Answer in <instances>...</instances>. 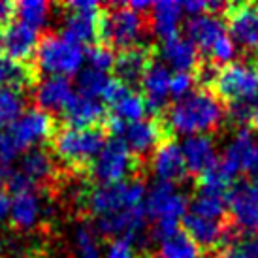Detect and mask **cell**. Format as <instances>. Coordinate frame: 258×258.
<instances>
[{
    "mask_svg": "<svg viewBox=\"0 0 258 258\" xmlns=\"http://www.w3.org/2000/svg\"><path fill=\"white\" fill-rule=\"evenodd\" d=\"M172 134L211 136L226 122V106L209 89H194L181 98L162 117Z\"/></svg>",
    "mask_w": 258,
    "mask_h": 258,
    "instance_id": "obj_1",
    "label": "cell"
},
{
    "mask_svg": "<svg viewBox=\"0 0 258 258\" xmlns=\"http://www.w3.org/2000/svg\"><path fill=\"white\" fill-rule=\"evenodd\" d=\"M108 124L93 128L58 126L49 140L51 155L70 177H89V168L108 142Z\"/></svg>",
    "mask_w": 258,
    "mask_h": 258,
    "instance_id": "obj_2",
    "label": "cell"
},
{
    "mask_svg": "<svg viewBox=\"0 0 258 258\" xmlns=\"http://www.w3.org/2000/svg\"><path fill=\"white\" fill-rule=\"evenodd\" d=\"M145 185L142 177L119 181V183H104L85 188L78 196L79 206L94 219L106 217L117 211L138 208L144 204Z\"/></svg>",
    "mask_w": 258,
    "mask_h": 258,
    "instance_id": "obj_3",
    "label": "cell"
},
{
    "mask_svg": "<svg viewBox=\"0 0 258 258\" xmlns=\"http://www.w3.org/2000/svg\"><path fill=\"white\" fill-rule=\"evenodd\" d=\"M149 30V15L132 10L128 4H109L102 10L100 43L111 51L142 45L140 42Z\"/></svg>",
    "mask_w": 258,
    "mask_h": 258,
    "instance_id": "obj_4",
    "label": "cell"
},
{
    "mask_svg": "<svg viewBox=\"0 0 258 258\" xmlns=\"http://www.w3.org/2000/svg\"><path fill=\"white\" fill-rule=\"evenodd\" d=\"M108 130L117 138H121L130 153L134 155V158L144 166L151 162L155 151L160 145L168 140H173V134L170 132L162 117H149V119H142V121L134 122H121L109 115Z\"/></svg>",
    "mask_w": 258,
    "mask_h": 258,
    "instance_id": "obj_5",
    "label": "cell"
},
{
    "mask_svg": "<svg viewBox=\"0 0 258 258\" xmlns=\"http://www.w3.org/2000/svg\"><path fill=\"white\" fill-rule=\"evenodd\" d=\"M58 122L57 117L45 113L42 109H29L8 128L0 130L4 149L10 158L14 160L19 153H25L30 147H36L42 142H49L53 134L57 132Z\"/></svg>",
    "mask_w": 258,
    "mask_h": 258,
    "instance_id": "obj_6",
    "label": "cell"
},
{
    "mask_svg": "<svg viewBox=\"0 0 258 258\" xmlns=\"http://www.w3.org/2000/svg\"><path fill=\"white\" fill-rule=\"evenodd\" d=\"M85 51L79 43L47 30L40 36L38 47L34 53V66L38 74H49V76H62L68 78L81 70Z\"/></svg>",
    "mask_w": 258,
    "mask_h": 258,
    "instance_id": "obj_7",
    "label": "cell"
},
{
    "mask_svg": "<svg viewBox=\"0 0 258 258\" xmlns=\"http://www.w3.org/2000/svg\"><path fill=\"white\" fill-rule=\"evenodd\" d=\"M145 166L138 162L128 151L121 138L111 136L104 144L98 157L89 168V177H93L98 185L104 183H119V181L142 177Z\"/></svg>",
    "mask_w": 258,
    "mask_h": 258,
    "instance_id": "obj_8",
    "label": "cell"
},
{
    "mask_svg": "<svg viewBox=\"0 0 258 258\" xmlns=\"http://www.w3.org/2000/svg\"><path fill=\"white\" fill-rule=\"evenodd\" d=\"M209 91H213L217 98L226 106L234 102L254 100L258 83L251 62L234 60L226 66H221Z\"/></svg>",
    "mask_w": 258,
    "mask_h": 258,
    "instance_id": "obj_9",
    "label": "cell"
},
{
    "mask_svg": "<svg viewBox=\"0 0 258 258\" xmlns=\"http://www.w3.org/2000/svg\"><path fill=\"white\" fill-rule=\"evenodd\" d=\"M64 10V30L62 36L76 43H87L89 47L100 43V19L102 4L96 2H66Z\"/></svg>",
    "mask_w": 258,
    "mask_h": 258,
    "instance_id": "obj_10",
    "label": "cell"
},
{
    "mask_svg": "<svg viewBox=\"0 0 258 258\" xmlns=\"http://www.w3.org/2000/svg\"><path fill=\"white\" fill-rule=\"evenodd\" d=\"M228 219L243 234H258V186L249 181L234 183L226 194Z\"/></svg>",
    "mask_w": 258,
    "mask_h": 258,
    "instance_id": "obj_11",
    "label": "cell"
},
{
    "mask_svg": "<svg viewBox=\"0 0 258 258\" xmlns=\"http://www.w3.org/2000/svg\"><path fill=\"white\" fill-rule=\"evenodd\" d=\"M222 17L230 30V38L245 47L251 55H258V4H228V10Z\"/></svg>",
    "mask_w": 258,
    "mask_h": 258,
    "instance_id": "obj_12",
    "label": "cell"
},
{
    "mask_svg": "<svg viewBox=\"0 0 258 258\" xmlns=\"http://www.w3.org/2000/svg\"><path fill=\"white\" fill-rule=\"evenodd\" d=\"M186 206L188 202L185 194H179L175 190V186L170 183L158 181L145 196L144 211L145 217H149L153 221L168 219V221L179 222L186 215Z\"/></svg>",
    "mask_w": 258,
    "mask_h": 258,
    "instance_id": "obj_13",
    "label": "cell"
},
{
    "mask_svg": "<svg viewBox=\"0 0 258 258\" xmlns=\"http://www.w3.org/2000/svg\"><path fill=\"white\" fill-rule=\"evenodd\" d=\"M155 57H157V47L147 43L121 51L113 62L115 79L134 89L144 81V76L147 74L149 66L155 62Z\"/></svg>",
    "mask_w": 258,
    "mask_h": 258,
    "instance_id": "obj_14",
    "label": "cell"
},
{
    "mask_svg": "<svg viewBox=\"0 0 258 258\" xmlns=\"http://www.w3.org/2000/svg\"><path fill=\"white\" fill-rule=\"evenodd\" d=\"M38 30L32 29L30 25L19 21V19H10L4 25V38H2V49H4V57L10 60L21 62V64H29L34 62V53L38 47Z\"/></svg>",
    "mask_w": 258,
    "mask_h": 258,
    "instance_id": "obj_15",
    "label": "cell"
},
{
    "mask_svg": "<svg viewBox=\"0 0 258 258\" xmlns=\"http://www.w3.org/2000/svg\"><path fill=\"white\" fill-rule=\"evenodd\" d=\"M219 160L234 177L241 172H254L258 168V144L252 138L251 128H237V134Z\"/></svg>",
    "mask_w": 258,
    "mask_h": 258,
    "instance_id": "obj_16",
    "label": "cell"
},
{
    "mask_svg": "<svg viewBox=\"0 0 258 258\" xmlns=\"http://www.w3.org/2000/svg\"><path fill=\"white\" fill-rule=\"evenodd\" d=\"M62 119L64 126L70 128H93V126H106L109 113L98 98L74 94L62 109Z\"/></svg>",
    "mask_w": 258,
    "mask_h": 258,
    "instance_id": "obj_17",
    "label": "cell"
},
{
    "mask_svg": "<svg viewBox=\"0 0 258 258\" xmlns=\"http://www.w3.org/2000/svg\"><path fill=\"white\" fill-rule=\"evenodd\" d=\"M170 83H172L170 68L155 60L142 81L145 109L153 117H160L166 111V104H168V96H170Z\"/></svg>",
    "mask_w": 258,
    "mask_h": 258,
    "instance_id": "obj_18",
    "label": "cell"
},
{
    "mask_svg": "<svg viewBox=\"0 0 258 258\" xmlns=\"http://www.w3.org/2000/svg\"><path fill=\"white\" fill-rule=\"evenodd\" d=\"M151 164H153L157 177L162 183L175 185V183H185L190 177L181 147L173 140L164 142L155 151V155L151 158Z\"/></svg>",
    "mask_w": 258,
    "mask_h": 258,
    "instance_id": "obj_19",
    "label": "cell"
},
{
    "mask_svg": "<svg viewBox=\"0 0 258 258\" xmlns=\"http://www.w3.org/2000/svg\"><path fill=\"white\" fill-rule=\"evenodd\" d=\"M186 34H188V40L198 47L204 58L209 55L217 40L226 34V21L222 15L215 14L194 15L186 21Z\"/></svg>",
    "mask_w": 258,
    "mask_h": 258,
    "instance_id": "obj_20",
    "label": "cell"
},
{
    "mask_svg": "<svg viewBox=\"0 0 258 258\" xmlns=\"http://www.w3.org/2000/svg\"><path fill=\"white\" fill-rule=\"evenodd\" d=\"M32 91H34L36 109H42L53 117L55 113H60L74 96L70 79L62 76H49L43 81H38V85Z\"/></svg>",
    "mask_w": 258,
    "mask_h": 258,
    "instance_id": "obj_21",
    "label": "cell"
},
{
    "mask_svg": "<svg viewBox=\"0 0 258 258\" xmlns=\"http://www.w3.org/2000/svg\"><path fill=\"white\" fill-rule=\"evenodd\" d=\"M42 190H27L14 194L10 202V222L15 230H32L45 215V200Z\"/></svg>",
    "mask_w": 258,
    "mask_h": 258,
    "instance_id": "obj_22",
    "label": "cell"
},
{
    "mask_svg": "<svg viewBox=\"0 0 258 258\" xmlns=\"http://www.w3.org/2000/svg\"><path fill=\"white\" fill-rule=\"evenodd\" d=\"M157 53H160V57L164 58L166 66L168 68L172 66L175 72L194 74L202 62L200 51L188 38L173 36L170 40H164Z\"/></svg>",
    "mask_w": 258,
    "mask_h": 258,
    "instance_id": "obj_23",
    "label": "cell"
},
{
    "mask_svg": "<svg viewBox=\"0 0 258 258\" xmlns=\"http://www.w3.org/2000/svg\"><path fill=\"white\" fill-rule=\"evenodd\" d=\"M181 153L185 157L188 173L194 177H198L219 160L211 136H186L181 145Z\"/></svg>",
    "mask_w": 258,
    "mask_h": 258,
    "instance_id": "obj_24",
    "label": "cell"
},
{
    "mask_svg": "<svg viewBox=\"0 0 258 258\" xmlns=\"http://www.w3.org/2000/svg\"><path fill=\"white\" fill-rule=\"evenodd\" d=\"M153 14L149 15V23H151V30L157 34V36L164 40H170V38L177 36V29H179V21H181V12H183V6L177 4V2H172V0H162V2H157L151 8Z\"/></svg>",
    "mask_w": 258,
    "mask_h": 258,
    "instance_id": "obj_25",
    "label": "cell"
},
{
    "mask_svg": "<svg viewBox=\"0 0 258 258\" xmlns=\"http://www.w3.org/2000/svg\"><path fill=\"white\" fill-rule=\"evenodd\" d=\"M38 74L34 62L21 64L10 60L8 57H0V89L4 87H15L23 91H32L38 85Z\"/></svg>",
    "mask_w": 258,
    "mask_h": 258,
    "instance_id": "obj_26",
    "label": "cell"
},
{
    "mask_svg": "<svg viewBox=\"0 0 258 258\" xmlns=\"http://www.w3.org/2000/svg\"><path fill=\"white\" fill-rule=\"evenodd\" d=\"M27 93L23 89L15 87H4L0 89V130L14 124L27 108Z\"/></svg>",
    "mask_w": 258,
    "mask_h": 258,
    "instance_id": "obj_27",
    "label": "cell"
},
{
    "mask_svg": "<svg viewBox=\"0 0 258 258\" xmlns=\"http://www.w3.org/2000/svg\"><path fill=\"white\" fill-rule=\"evenodd\" d=\"M234 179L236 177L221 164V160H217L211 168H208L206 172L196 177V181H198V192L226 196L228 190L232 188V185H234Z\"/></svg>",
    "mask_w": 258,
    "mask_h": 258,
    "instance_id": "obj_28",
    "label": "cell"
},
{
    "mask_svg": "<svg viewBox=\"0 0 258 258\" xmlns=\"http://www.w3.org/2000/svg\"><path fill=\"white\" fill-rule=\"evenodd\" d=\"M188 209L192 215L211 219V221H228V206H226V196L219 194H206L198 192L192 202L188 204Z\"/></svg>",
    "mask_w": 258,
    "mask_h": 258,
    "instance_id": "obj_29",
    "label": "cell"
},
{
    "mask_svg": "<svg viewBox=\"0 0 258 258\" xmlns=\"http://www.w3.org/2000/svg\"><path fill=\"white\" fill-rule=\"evenodd\" d=\"M109 109H111V117L121 122L142 121V117L147 113L144 94L136 93L134 89L128 91L119 102H115Z\"/></svg>",
    "mask_w": 258,
    "mask_h": 258,
    "instance_id": "obj_30",
    "label": "cell"
},
{
    "mask_svg": "<svg viewBox=\"0 0 258 258\" xmlns=\"http://www.w3.org/2000/svg\"><path fill=\"white\" fill-rule=\"evenodd\" d=\"M51 6L47 2H40V0H23L14 4V17L19 21L30 25L32 29H42L45 23L49 21Z\"/></svg>",
    "mask_w": 258,
    "mask_h": 258,
    "instance_id": "obj_31",
    "label": "cell"
},
{
    "mask_svg": "<svg viewBox=\"0 0 258 258\" xmlns=\"http://www.w3.org/2000/svg\"><path fill=\"white\" fill-rule=\"evenodd\" d=\"M160 258H200V249L183 230L162 243Z\"/></svg>",
    "mask_w": 258,
    "mask_h": 258,
    "instance_id": "obj_32",
    "label": "cell"
},
{
    "mask_svg": "<svg viewBox=\"0 0 258 258\" xmlns=\"http://www.w3.org/2000/svg\"><path fill=\"white\" fill-rule=\"evenodd\" d=\"M74 258H100V247L89 224H79L74 232Z\"/></svg>",
    "mask_w": 258,
    "mask_h": 258,
    "instance_id": "obj_33",
    "label": "cell"
},
{
    "mask_svg": "<svg viewBox=\"0 0 258 258\" xmlns=\"http://www.w3.org/2000/svg\"><path fill=\"white\" fill-rule=\"evenodd\" d=\"M109 83V78L106 76V72L100 70H94V68H83L78 72V89L79 94H85V96H93L98 98L104 94L106 87Z\"/></svg>",
    "mask_w": 258,
    "mask_h": 258,
    "instance_id": "obj_34",
    "label": "cell"
},
{
    "mask_svg": "<svg viewBox=\"0 0 258 258\" xmlns=\"http://www.w3.org/2000/svg\"><path fill=\"white\" fill-rule=\"evenodd\" d=\"M219 252L226 258H258V234H237L232 243Z\"/></svg>",
    "mask_w": 258,
    "mask_h": 258,
    "instance_id": "obj_35",
    "label": "cell"
},
{
    "mask_svg": "<svg viewBox=\"0 0 258 258\" xmlns=\"http://www.w3.org/2000/svg\"><path fill=\"white\" fill-rule=\"evenodd\" d=\"M87 58H89V64L94 70H100V72H106L109 68H113L115 57H113V51L102 45V43H96V45H91L87 47L85 51Z\"/></svg>",
    "mask_w": 258,
    "mask_h": 258,
    "instance_id": "obj_36",
    "label": "cell"
},
{
    "mask_svg": "<svg viewBox=\"0 0 258 258\" xmlns=\"http://www.w3.org/2000/svg\"><path fill=\"white\" fill-rule=\"evenodd\" d=\"M196 85L192 74H185V72H175L172 76V83H170V94L173 98H185L186 94H190L194 91L192 87Z\"/></svg>",
    "mask_w": 258,
    "mask_h": 258,
    "instance_id": "obj_37",
    "label": "cell"
},
{
    "mask_svg": "<svg viewBox=\"0 0 258 258\" xmlns=\"http://www.w3.org/2000/svg\"><path fill=\"white\" fill-rule=\"evenodd\" d=\"M106 258H138L136 243L130 237H115L109 243Z\"/></svg>",
    "mask_w": 258,
    "mask_h": 258,
    "instance_id": "obj_38",
    "label": "cell"
},
{
    "mask_svg": "<svg viewBox=\"0 0 258 258\" xmlns=\"http://www.w3.org/2000/svg\"><path fill=\"white\" fill-rule=\"evenodd\" d=\"M14 17V2H0V23H8Z\"/></svg>",
    "mask_w": 258,
    "mask_h": 258,
    "instance_id": "obj_39",
    "label": "cell"
},
{
    "mask_svg": "<svg viewBox=\"0 0 258 258\" xmlns=\"http://www.w3.org/2000/svg\"><path fill=\"white\" fill-rule=\"evenodd\" d=\"M10 213V200H8L6 194L0 192V221H4Z\"/></svg>",
    "mask_w": 258,
    "mask_h": 258,
    "instance_id": "obj_40",
    "label": "cell"
},
{
    "mask_svg": "<svg viewBox=\"0 0 258 258\" xmlns=\"http://www.w3.org/2000/svg\"><path fill=\"white\" fill-rule=\"evenodd\" d=\"M10 160L6 157V149H4V142H2V134H0V166H8Z\"/></svg>",
    "mask_w": 258,
    "mask_h": 258,
    "instance_id": "obj_41",
    "label": "cell"
},
{
    "mask_svg": "<svg viewBox=\"0 0 258 258\" xmlns=\"http://www.w3.org/2000/svg\"><path fill=\"white\" fill-rule=\"evenodd\" d=\"M249 128H251V130H258V104H256V108L252 109L251 121H249Z\"/></svg>",
    "mask_w": 258,
    "mask_h": 258,
    "instance_id": "obj_42",
    "label": "cell"
},
{
    "mask_svg": "<svg viewBox=\"0 0 258 258\" xmlns=\"http://www.w3.org/2000/svg\"><path fill=\"white\" fill-rule=\"evenodd\" d=\"M251 66H252V70H254L256 83H258V55H251Z\"/></svg>",
    "mask_w": 258,
    "mask_h": 258,
    "instance_id": "obj_43",
    "label": "cell"
},
{
    "mask_svg": "<svg viewBox=\"0 0 258 258\" xmlns=\"http://www.w3.org/2000/svg\"><path fill=\"white\" fill-rule=\"evenodd\" d=\"M138 258H160V254H155V252H147V254H142Z\"/></svg>",
    "mask_w": 258,
    "mask_h": 258,
    "instance_id": "obj_44",
    "label": "cell"
},
{
    "mask_svg": "<svg viewBox=\"0 0 258 258\" xmlns=\"http://www.w3.org/2000/svg\"><path fill=\"white\" fill-rule=\"evenodd\" d=\"M2 38H4V27H2V23H0V49H2Z\"/></svg>",
    "mask_w": 258,
    "mask_h": 258,
    "instance_id": "obj_45",
    "label": "cell"
},
{
    "mask_svg": "<svg viewBox=\"0 0 258 258\" xmlns=\"http://www.w3.org/2000/svg\"><path fill=\"white\" fill-rule=\"evenodd\" d=\"M252 177H254V185L258 186V168L254 170V172H252Z\"/></svg>",
    "mask_w": 258,
    "mask_h": 258,
    "instance_id": "obj_46",
    "label": "cell"
},
{
    "mask_svg": "<svg viewBox=\"0 0 258 258\" xmlns=\"http://www.w3.org/2000/svg\"><path fill=\"white\" fill-rule=\"evenodd\" d=\"M209 258H226L222 252H213V256H209Z\"/></svg>",
    "mask_w": 258,
    "mask_h": 258,
    "instance_id": "obj_47",
    "label": "cell"
}]
</instances>
